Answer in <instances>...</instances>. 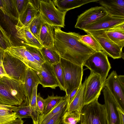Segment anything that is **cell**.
I'll list each match as a JSON object with an SVG mask.
<instances>
[{
    "mask_svg": "<svg viewBox=\"0 0 124 124\" xmlns=\"http://www.w3.org/2000/svg\"><path fill=\"white\" fill-rule=\"evenodd\" d=\"M53 27L54 48L61 57L83 66L85 61L96 51L81 40L79 33L66 32L62 31L60 27Z\"/></svg>",
    "mask_w": 124,
    "mask_h": 124,
    "instance_id": "obj_1",
    "label": "cell"
},
{
    "mask_svg": "<svg viewBox=\"0 0 124 124\" xmlns=\"http://www.w3.org/2000/svg\"><path fill=\"white\" fill-rule=\"evenodd\" d=\"M26 98L23 83L0 75V104L18 106Z\"/></svg>",
    "mask_w": 124,
    "mask_h": 124,
    "instance_id": "obj_2",
    "label": "cell"
},
{
    "mask_svg": "<svg viewBox=\"0 0 124 124\" xmlns=\"http://www.w3.org/2000/svg\"><path fill=\"white\" fill-rule=\"evenodd\" d=\"M60 62L63 73L66 95L68 96L74 89L79 88L82 84L83 66L61 57Z\"/></svg>",
    "mask_w": 124,
    "mask_h": 124,
    "instance_id": "obj_3",
    "label": "cell"
},
{
    "mask_svg": "<svg viewBox=\"0 0 124 124\" xmlns=\"http://www.w3.org/2000/svg\"><path fill=\"white\" fill-rule=\"evenodd\" d=\"M96 99L83 107L80 113V121L85 124H110L104 104Z\"/></svg>",
    "mask_w": 124,
    "mask_h": 124,
    "instance_id": "obj_4",
    "label": "cell"
},
{
    "mask_svg": "<svg viewBox=\"0 0 124 124\" xmlns=\"http://www.w3.org/2000/svg\"><path fill=\"white\" fill-rule=\"evenodd\" d=\"M38 10L44 22L53 27L64 28L67 12L56 8L52 0H39Z\"/></svg>",
    "mask_w": 124,
    "mask_h": 124,
    "instance_id": "obj_5",
    "label": "cell"
},
{
    "mask_svg": "<svg viewBox=\"0 0 124 124\" xmlns=\"http://www.w3.org/2000/svg\"><path fill=\"white\" fill-rule=\"evenodd\" d=\"M85 66L93 73L99 76L104 85L111 67L107 55L103 51H95L85 61Z\"/></svg>",
    "mask_w": 124,
    "mask_h": 124,
    "instance_id": "obj_6",
    "label": "cell"
},
{
    "mask_svg": "<svg viewBox=\"0 0 124 124\" xmlns=\"http://www.w3.org/2000/svg\"><path fill=\"white\" fill-rule=\"evenodd\" d=\"M2 63L4 70L9 77L24 83L28 68L24 63L4 51Z\"/></svg>",
    "mask_w": 124,
    "mask_h": 124,
    "instance_id": "obj_7",
    "label": "cell"
},
{
    "mask_svg": "<svg viewBox=\"0 0 124 124\" xmlns=\"http://www.w3.org/2000/svg\"><path fill=\"white\" fill-rule=\"evenodd\" d=\"M106 30H100L86 33L90 34L97 41L103 51L107 55L114 59H124V53L118 46L111 40L105 32Z\"/></svg>",
    "mask_w": 124,
    "mask_h": 124,
    "instance_id": "obj_8",
    "label": "cell"
},
{
    "mask_svg": "<svg viewBox=\"0 0 124 124\" xmlns=\"http://www.w3.org/2000/svg\"><path fill=\"white\" fill-rule=\"evenodd\" d=\"M83 107L98 99L104 87L99 76L91 72L85 79Z\"/></svg>",
    "mask_w": 124,
    "mask_h": 124,
    "instance_id": "obj_9",
    "label": "cell"
},
{
    "mask_svg": "<svg viewBox=\"0 0 124 124\" xmlns=\"http://www.w3.org/2000/svg\"><path fill=\"white\" fill-rule=\"evenodd\" d=\"M108 89L116 100L124 110V76L117 75L113 70L106 78L104 86Z\"/></svg>",
    "mask_w": 124,
    "mask_h": 124,
    "instance_id": "obj_10",
    "label": "cell"
},
{
    "mask_svg": "<svg viewBox=\"0 0 124 124\" xmlns=\"http://www.w3.org/2000/svg\"><path fill=\"white\" fill-rule=\"evenodd\" d=\"M4 51L18 58L36 72L41 70V65L33 58L25 46L13 45L7 48Z\"/></svg>",
    "mask_w": 124,
    "mask_h": 124,
    "instance_id": "obj_11",
    "label": "cell"
},
{
    "mask_svg": "<svg viewBox=\"0 0 124 124\" xmlns=\"http://www.w3.org/2000/svg\"><path fill=\"white\" fill-rule=\"evenodd\" d=\"M108 14L101 6L92 7L85 10L78 17L75 28L83 30L86 26Z\"/></svg>",
    "mask_w": 124,
    "mask_h": 124,
    "instance_id": "obj_12",
    "label": "cell"
},
{
    "mask_svg": "<svg viewBox=\"0 0 124 124\" xmlns=\"http://www.w3.org/2000/svg\"><path fill=\"white\" fill-rule=\"evenodd\" d=\"M41 70L36 72L39 78L40 84L43 87H50L55 89L59 85L52 65L46 62L41 65Z\"/></svg>",
    "mask_w": 124,
    "mask_h": 124,
    "instance_id": "obj_13",
    "label": "cell"
},
{
    "mask_svg": "<svg viewBox=\"0 0 124 124\" xmlns=\"http://www.w3.org/2000/svg\"><path fill=\"white\" fill-rule=\"evenodd\" d=\"M124 23V18L114 17L107 14L86 26L83 30L86 33L100 30H107Z\"/></svg>",
    "mask_w": 124,
    "mask_h": 124,
    "instance_id": "obj_14",
    "label": "cell"
},
{
    "mask_svg": "<svg viewBox=\"0 0 124 124\" xmlns=\"http://www.w3.org/2000/svg\"><path fill=\"white\" fill-rule=\"evenodd\" d=\"M104 88L103 92L105 102L104 105L108 114L110 124H119L116 108L119 107L123 110L107 87L105 86Z\"/></svg>",
    "mask_w": 124,
    "mask_h": 124,
    "instance_id": "obj_15",
    "label": "cell"
},
{
    "mask_svg": "<svg viewBox=\"0 0 124 124\" xmlns=\"http://www.w3.org/2000/svg\"><path fill=\"white\" fill-rule=\"evenodd\" d=\"M97 2L112 16L124 18V0H99Z\"/></svg>",
    "mask_w": 124,
    "mask_h": 124,
    "instance_id": "obj_16",
    "label": "cell"
},
{
    "mask_svg": "<svg viewBox=\"0 0 124 124\" xmlns=\"http://www.w3.org/2000/svg\"><path fill=\"white\" fill-rule=\"evenodd\" d=\"M16 35L23 40L25 45H29L40 49L43 46L30 31L28 27L23 26L17 24L15 25Z\"/></svg>",
    "mask_w": 124,
    "mask_h": 124,
    "instance_id": "obj_17",
    "label": "cell"
},
{
    "mask_svg": "<svg viewBox=\"0 0 124 124\" xmlns=\"http://www.w3.org/2000/svg\"><path fill=\"white\" fill-rule=\"evenodd\" d=\"M53 28L52 26L43 23L39 40L43 47L54 48V33Z\"/></svg>",
    "mask_w": 124,
    "mask_h": 124,
    "instance_id": "obj_18",
    "label": "cell"
},
{
    "mask_svg": "<svg viewBox=\"0 0 124 124\" xmlns=\"http://www.w3.org/2000/svg\"><path fill=\"white\" fill-rule=\"evenodd\" d=\"M39 84L40 82L36 72L28 67L23 84L26 96L28 99L29 103L31 100L33 87Z\"/></svg>",
    "mask_w": 124,
    "mask_h": 124,
    "instance_id": "obj_19",
    "label": "cell"
},
{
    "mask_svg": "<svg viewBox=\"0 0 124 124\" xmlns=\"http://www.w3.org/2000/svg\"><path fill=\"white\" fill-rule=\"evenodd\" d=\"M105 31L109 38L122 49L124 46V23L106 30Z\"/></svg>",
    "mask_w": 124,
    "mask_h": 124,
    "instance_id": "obj_20",
    "label": "cell"
},
{
    "mask_svg": "<svg viewBox=\"0 0 124 124\" xmlns=\"http://www.w3.org/2000/svg\"><path fill=\"white\" fill-rule=\"evenodd\" d=\"M99 0H54L53 2L57 8L67 12L71 9L80 7L89 3L97 2Z\"/></svg>",
    "mask_w": 124,
    "mask_h": 124,
    "instance_id": "obj_21",
    "label": "cell"
},
{
    "mask_svg": "<svg viewBox=\"0 0 124 124\" xmlns=\"http://www.w3.org/2000/svg\"><path fill=\"white\" fill-rule=\"evenodd\" d=\"M39 12L38 9L31 3L29 0L26 8L19 16L17 24L23 26L28 27Z\"/></svg>",
    "mask_w": 124,
    "mask_h": 124,
    "instance_id": "obj_22",
    "label": "cell"
},
{
    "mask_svg": "<svg viewBox=\"0 0 124 124\" xmlns=\"http://www.w3.org/2000/svg\"><path fill=\"white\" fill-rule=\"evenodd\" d=\"M0 9L11 19L18 21L19 15L15 0H0Z\"/></svg>",
    "mask_w": 124,
    "mask_h": 124,
    "instance_id": "obj_23",
    "label": "cell"
},
{
    "mask_svg": "<svg viewBox=\"0 0 124 124\" xmlns=\"http://www.w3.org/2000/svg\"><path fill=\"white\" fill-rule=\"evenodd\" d=\"M85 82V80L81 84L74 98L67 106V111L69 112L76 111L81 113L83 107V95Z\"/></svg>",
    "mask_w": 124,
    "mask_h": 124,
    "instance_id": "obj_24",
    "label": "cell"
},
{
    "mask_svg": "<svg viewBox=\"0 0 124 124\" xmlns=\"http://www.w3.org/2000/svg\"><path fill=\"white\" fill-rule=\"evenodd\" d=\"M10 108L16 113L17 118L22 119L31 117L32 109L27 97L20 105L18 106L10 105Z\"/></svg>",
    "mask_w": 124,
    "mask_h": 124,
    "instance_id": "obj_25",
    "label": "cell"
},
{
    "mask_svg": "<svg viewBox=\"0 0 124 124\" xmlns=\"http://www.w3.org/2000/svg\"><path fill=\"white\" fill-rule=\"evenodd\" d=\"M17 118L10 105L0 104V124H7Z\"/></svg>",
    "mask_w": 124,
    "mask_h": 124,
    "instance_id": "obj_26",
    "label": "cell"
},
{
    "mask_svg": "<svg viewBox=\"0 0 124 124\" xmlns=\"http://www.w3.org/2000/svg\"><path fill=\"white\" fill-rule=\"evenodd\" d=\"M67 105V100L66 95L57 105L50 112L46 115H39L38 124H43L47 122L55 115L60 112Z\"/></svg>",
    "mask_w": 124,
    "mask_h": 124,
    "instance_id": "obj_27",
    "label": "cell"
},
{
    "mask_svg": "<svg viewBox=\"0 0 124 124\" xmlns=\"http://www.w3.org/2000/svg\"><path fill=\"white\" fill-rule=\"evenodd\" d=\"M40 50L45 62L49 64L52 65L60 62V56L54 48L43 47Z\"/></svg>",
    "mask_w": 124,
    "mask_h": 124,
    "instance_id": "obj_28",
    "label": "cell"
},
{
    "mask_svg": "<svg viewBox=\"0 0 124 124\" xmlns=\"http://www.w3.org/2000/svg\"><path fill=\"white\" fill-rule=\"evenodd\" d=\"M44 23L39 12L28 26L31 33L38 41L42 25Z\"/></svg>",
    "mask_w": 124,
    "mask_h": 124,
    "instance_id": "obj_29",
    "label": "cell"
},
{
    "mask_svg": "<svg viewBox=\"0 0 124 124\" xmlns=\"http://www.w3.org/2000/svg\"><path fill=\"white\" fill-rule=\"evenodd\" d=\"M65 97V96H58L57 95L55 96L53 93L51 96L48 95L47 98L45 99V109L44 113L40 115H44L48 113Z\"/></svg>",
    "mask_w": 124,
    "mask_h": 124,
    "instance_id": "obj_30",
    "label": "cell"
},
{
    "mask_svg": "<svg viewBox=\"0 0 124 124\" xmlns=\"http://www.w3.org/2000/svg\"><path fill=\"white\" fill-rule=\"evenodd\" d=\"M63 124H77L80 121V113L66 111L62 117Z\"/></svg>",
    "mask_w": 124,
    "mask_h": 124,
    "instance_id": "obj_31",
    "label": "cell"
},
{
    "mask_svg": "<svg viewBox=\"0 0 124 124\" xmlns=\"http://www.w3.org/2000/svg\"><path fill=\"white\" fill-rule=\"evenodd\" d=\"M87 34L81 35V40L85 44L96 51H102V50L96 40L90 34L87 33Z\"/></svg>",
    "mask_w": 124,
    "mask_h": 124,
    "instance_id": "obj_32",
    "label": "cell"
},
{
    "mask_svg": "<svg viewBox=\"0 0 124 124\" xmlns=\"http://www.w3.org/2000/svg\"><path fill=\"white\" fill-rule=\"evenodd\" d=\"M12 44L8 33L0 25V48L4 51L7 47L13 46Z\"/></svg>",
    "mask_w": 124,
    "mask_h": 124,
    "instance_id": "obj_33",
    "label": "cell"
},
{
    "mask_svg": "<svg viewBox=\"0 0 124 124\" xmlns=\"http://www.w3.org/2000/svg\"><path fill=\"white\" fill-rule=\"evenodd\" d=\"M24 46L33 58L41 65L46 62L40 49L29 45Z\"/></svg>",
    "mask_w": 124,
    "mask_h": 124,
    "instance_id": "obj_34",
    "label": "cell"
},
{
    "mask_svg": "<svg viewBox=\"0 0 124 124\" xmlns=\"http://www.w3.org/2000/svg\"><path fill=\"white\" fill-rule=\"evenodd\" d=\"M52 65L58 82L59 87L61 90L65 91L63 76L60 62Z\"/></svg>",
    "mask_w": 124,
    "mask_h": 124,
    "instance_id": "obj_35",
    "label": "cell"
},
{
    "mask_svg": "<svg viewBox=\"0 0 124 124\" xmlns=\"http://www.w3.org/2000/svg\"><path fill=\"white\" fill-rule=\"evenodd\" d=\"M67 106L43 124H63L62 117L64 113L67 111Z\"/></svg>",
    "mask_w": 124,
    "mask_h": 124,
    "instance_id": "obj_36",
    "label": "cell"
},
{
    "mask_svg": "<svg viewBox=\"0 0 124 124\" xmlns=\"http://www.w3.org/2000/svg\"><path fill=\"white\" fill-rule=\"evenodd\" d=\"M36 103L37 108L39 115L43 114L45 109V99L40 96L39 93L37 95Z\"/></svg>",
    "mask_w": 124,
    "mask_h": 124,
    "instance_id": "obj_37",
    "label": "cell"
},
{
    "mask_svg": "<svg viewBox=\"0 0 124 124\" xmlns=\"http://www.w3.org/2000/svg\"><path fill=\"white\" fill-rule=\"evenodd\" d=\"M15 1L19 16L26 8L29 0H15Z\"/></svg>",
    "mask_w": 124,
    "mask_h": 124,
    "instance_id": "obj_38",
    "label": "cell"
},
{
    "mask_svg": "<svg viewBox=\"0 0 124 124\" xmlns=\"http://www.w3.org/2000/svg\"><path fill=\"white\" fill-rule=\"evenodd\" d=\"M80 87L79 88H77L74 89L68 96L65 95L67 97V106L71 103L74 98L79 90Z\"/></svg>",
    "mask_w": 124,
    "mask_h": 124,
    "instance_id": "obj_39",
    "label": "cell"
},
{
    "mask_svg": "<svg viewBox=\"0 0 124 124\" xmlns=\"http://www.w3.org/2000/svg\"><path fill=\"white\" fill-rule=\"evenodd\" d=\"M119 124H124V110L117 107Z\"/></svg>",
    "mask_w": 124,
    "mask_h": 124,
    "instance_id": "obj_40",
    "label": "cell"
},
{
    "mask_svg": "<svg viewBox=\"0 0 124 124\" xmlns=\"http://www.w3.org/2000/svg\"><path fill=\"white\" fill-rule=\"evenodd\" d=\"M24 121L22 119L18 118L10 123L7 124H23Z\"/></svg>",
    "mask_w": 124,
    "mask_h": 124,
    "instance_id": "obj_41",
    "label": "cell"
},
{
    "mask_svg": "<svg viewBox=\"0 0 124 124\" xmlns=\"http://www.w3.org/2000/svg\"><path fill=\"white\" fill-rule=\"evenodd\" d=\"M0 75L8 77L5 73L3 68V66H0Z\"/></svg>",
    "mask_w": 124,
    "mask_h": 124,
    "instance_id": "obj_42",
    "label": "cell"
},
{
    "mask_svg": "<svg viewBox=\"0 0 124 124\" xmlns=\"http://www.w3.org/2000/svg\"><path fill=\"white\" fill-rule=\"evenodd\" d=\"M4 51L0 48V61H2Z\"/></svg>",
    "mask_w": 124,
    "mask_h": 124,
    "instance_id": "obj_43",
    "label": "cell"
},
{
    "mask_svg": "<svg viewBox=\"0 0 124 124\" xmlns=\"http://www.w3.org/2000/svg\"><path fill=\"white\" fill-rule=\"evenodd\" d=\"M0 66H3L2 61H0Z\"/></svg>",
    "mask_w": 124,
    "mask_h": 124,
    "instance_id": "obj_44",
    "label": "cell"
},
{
    "mask_svg": "<svg viewBox=\"0 0 124 124\" xmlns=\"http://www.w3.org/2000/svg\"><path fill=\"white\" fill-rule=\"evenodd\" d=\"M80 124H85V123L81 121Z\"/></svg>",
    "mask_w": 124,
    "mask_h": 124,
    "instance_id": "obj_45",
    "label": "cell"
}]
</instances>
